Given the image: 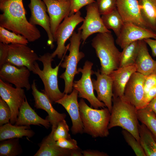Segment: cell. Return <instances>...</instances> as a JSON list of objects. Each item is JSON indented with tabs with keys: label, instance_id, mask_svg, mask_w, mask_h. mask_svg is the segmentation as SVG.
<instances>
[{
	"label": "cell",
	"instance_id": "cell-5",
	"mask_svg": "<svg viewBox=\"0 0 156 156\" xmlns=\"http://www.w3.org/2000/svg\"><path fill=\"white\" fill-rule=\"evenodd\" d=\"M65 54L59 64L54 68L52 66L53 60L51 54L44 53L39 57L38 60L41 62L43 68L41 69L38 63H34L32 72L38 75L42 80L44 87V92L47 96L52 103L62 98L64 93L60 90L58 83V74L59 68L63 60Z\"/></svg>",
	"mask_w": 156,
	"mask_h": 156
},
{
	"label": "cell",
	"instance_id": "cell-19",
	"mask_svg": "<svg viewBox=\"0 0 156 156\" xmlns=\"http://www.w3.org/2000/svg\"><path fill=\"white\" fill-rule=\"evenodd\" d=\"M96 79H92L94 90L97 94V98L103 103L111 113L113 96L112 80L109 75L101 73L99 70L94 71Z\"/></svg>",
	"mask_w": 156,
	"mask_h": 156
},
{
	"label": "cell",
	"instance_id": "cell-21",
	"mask_svg": "<svg viewBox=\"0 0 156 156\" xmlns=\"http://www.w3.org/2000/svg\"><path fill=\"white\" fill-rule=\"evenodd\" d=\"M136 72L135 64L122 67L113 71L109 75L113 82L112 97L123 96L125 87L132 74Z\"/></svg>",
	"mask_w": 156,
	"mask_h": 156
},
{
	"label": "cell",
	"instance_id": "cell-31",
	"mask_svg": "<svg viewBox=\"0 0 156 156\" xmlns=\"http://www.w3.org/2000/svg\"><path fill=\"white\" fill-rule=\"evenodd\" d=\"M22 153L19 138H11L0 141V156H16Z\"/></svg>",
	"mask_w": 156,
	"mask_h": 156
},
{
	"label": "cell",
	"instance_id": "cell-35",
	"mask_svg": "<svg viewBox=\"0 0 156 156\" xmlns=\"http://www.w3.org/2000/svg\"><path fill=\"white\" fill-rule=\"evenodd\" d=\"M99 11L102 15L116 8L117 0H97Z\"/></svg>",
	"mask_w": 156,
	"mask_h": 156
},
{
	"label": "cell",
	"instance_id": "cell-10",
	"mask_svg": "<svg viewBox=\"0 0 156 156\" xmlns=\"http://www.w3.org/2000/svg\"><path fill=\"white\" fill-rule=\"evenodd\" d=\"M0 96L10 107L11 113L10 122L14 125L19 108L26 97L24 90L22 88H14L10 83L0 79Z\"/></svg>",
	"mask_w": 156,
	"mask_h": 156
},
{
	"label": "cell",
	"instance_id": "cell-16",
	"mask_svg": "<svg viewBox=\"0 0 156 156\" xmlns=\"http://www.w3.org/2000/svg\"><path fill=\"white\" fill-rule=\"evenodd\" d=\"M78 92L73 88L69 94H65L61 99L55 103L61 105L68 114L72 122L71 129L73 134L83 133V126L80 116L79 103Z\"/></svg>",
	"mask_w": 156,
	"mask_h": 156
},
{
	"label": "cell",
	"instance_id": "cell-29",
	"mask_svg": "<svg viewBox=\"0 0 156 156\" xmlns=\"http://www.w3.org/2000/svg\"><path fill=\"white\" fill-rule=\"evenodd\" d=\"M139 41L133 42L122 49L120 57L119 67L135 64L139 51Z\"/></svg>",
	"mask_w": 156,
	"mask_h": 156
},
{
	"label": "cell",
	"instance_id": "cell-34",
	"mask_svg": "<svg viewBox=\"0 0 156 156\" xmlns=\"http://www.w3.org/2000/svg\"><path fill=\"white\" fill-rule=\"evenodd\" d=\"M69 126L65 119L60 121L54 131L53 135L54 139L56 141L61 138H71L69 133Z\"/></svg>",
	"mask_w": 156,
	"mask_h": 156
},
{
	"label": "cell",
	"instance_id": "cell-11",
	"mask_svg": "<svg viewBox=\"0 0 156 156\" xmlns=\"http://www.w3.org/2000/svg\"><path fill=\"white\" fill-rule=\"evenodd\" d=\"M27 45L11 44L8 45L6 63L17 66H25L32 71L34 63L39 57Z\"/></svg>",
	"mask_w": 156,
	"mask_h": 156
},
{
	"label": "cell",
	"instance_id": "cell-13",
	"mask_svg": "<svg viewBox=\"0 0 156 156\" xmlns=\"http://www.w3.org/2000/svg\"><path fill=\"white\" fill-rule=\"evenodd\" d=\"M149 38L156 39V33L132 23H124L116 42L123 49L133 42Z\"/></svg>",
	"mask_w": 156,
	"mask_h": 156
},
{
	"label": "cell",
	"instance_id": "cell-45",
	"mask_svg": "<svg viewBox=\"0 0 156 156\" xmlns=\"http://www.w3.org/2000/svg\"><path fill=\"white\" fill-rule=\"evenodd\" d=\"M70 156H83L82 151L80 148L70 150Z\"/></svg>",
	"mask_w": 156,
	"mask_h": 156
},
{
	"label": "cell",
	"instance_id": "cell-22",
	"mask_svg": "<svg viewBox=\"0 0 156 156\" xmlns=\"http://www.w3.org/2000/svg\"><path fill=\"white\" fill-rule=\"evenodd\" d=\"M14 125L18 126L42 125L48 129L50 124L47 119H44L39 116L32 108L28 103L26 97L20 107L18 115Z\"/></svg>",
	"mask_w": 156,
	"mask_h": 156
},
{
	"label": "cell",
	"instance_id": "cell-47",
	"mask_svg": "<svg viewBox=\"0 0 156 156\" xmlns=\"http://www.w3.org/2000/svg\"><path fill=\"white\" fill-rule=\"evenodd\" d=\"M59 1H70V0H58Z\"/></svg>",
	"mask_w": 156,
	"mask_h": 156
},
{
	"label": "cell",
	"instance_id": "cell-25",
	"mask_svg": "<svg viewBox=\"0 0 156 156\" xmlns=\"http://www.w3.org/2000/svg\"><path fill=\"white\" fill-rule=\"evenodd\" d=\"M34 132L30 129V126H18L12 125L10 122L0 127V141L14 138H21L26 136L32 137Z\"/></svg>",
	"mask_w": 156,
	"mask_h": 156
},
{
	"label": "cell",
	"instance_id": "cell-27",
	"mask_svg": "<svg viewBox=\"0 0 156 156\" xmlns=\"http://www.w3.org/2000/svg\"><path fill=\"white\" fill-rule=\"evenodd\" d=\"M140 142L146 156H156V141L145 125L141 123L139 127Z\"/></svg>",
	"mask_w": 156,
	"mask_h": 156
},
{
	"label": "cell",
	"instance_id": "cell-9",
	"mask_svg": "<svg viewBox=\"0 0 156 156\" xmlns=\"http://www.w3.org/2000/svg\"><path fill=\"white\" fill-rule=\"evenodd\" d=\"M86 10V15L83 23L78 29V31H81L83 44L93 34L111 32L105 27L103 23L96 1L87 5Z\"/></svg>",
	"mask_w": 156,
	"mask_h": 156
},
{
	"label": "cell",
	"instance_id": "cell-7",
	"mask_svg": "<svg viewBox=\"0 0 156 156\" xmlns=\"http://www.w3.org/2000/svg\"><path fill=\"white\" fill-rule=\"evenodd\" d=\"M93 64L92 62L87 60L82 68H78V71L81 73V77L79 80L74 81L73 88L78 91L79 97L87 100L91 107L96 109L104 108L106 107L105 105L98 99L94 92L91 78L94 72L92 70Z\"/></svg>",
	"mask_w": 156,
	"mask_h": 156
},
{
	"label": "cell",
	"instance_id": "cell-6",
	"mask_svg": "<svg viewBox=\"0 0 156 156\" xmlns=\"http://www.w3.org/2000/svg\"><path fill=\"white\" fill-rule=\"evenodd\" d=\"M81 40V31H78L77 33L74 31L69 39L70 43L68 49L69 54L65 55L63 62L60 64L61 67L65 69L60 76L64 81L65 94H70L72 92L74 77L79 73L77 68L78 64L85 57L84 53L79 51Z\"/></svg>",
	"mask_w": 156,
	"mask_h": 156
},
{
	"label": "cell",
	"instance_id": "cell-33",
	"mask_svg": "<svg viewBox=\"0 0 156 156\" xmlns=\"http://www.w3.org/2000/svg\"><path fill=\"white\" fill-rule=\"evenodd\" d=\"M122 133L126 142L131 147L137 156H146L140 142L130 132L122 129Z\"/></svg>",
	"mask_w": 156,
	"mask_h": 156
},
{
	"label": "cell",
	"instance_id": "cell-44",
	"mask_svg": "<svg viewBox=\"0 0 156 156\" xmlns=\"http://www.w3.org/2000/svg\"><path fill=\"white\" fill-rule=\"evenodd\" d=\"M146 106L153 112L156 116V96Z\"/></svg>",
	"mask_w": 156,
	"mask_h": 156
},
{
	"label": "cell",
	"instance_id": "cell-12",
	"mask_svg": "<svg viewBox=\"0 0 156 156\" xmlns=\"http://www.w3.org/2000/svg\"><path fill=\"white\" fill-rule=\"evenodd\" d=\"M0 69V79L3 81L27 90L31 88L29 81L31 71L27 67L6 63Z\"/></svg>",
	"mask_w": 156,
	"mask_h": 156
},
{
	"label": "cell",
	"instance_id": "cell-46",
	"mask_svg": "<svg viewBox=\"0 0 156 156\" xmlns=\"http://www.w3.org/2000/svg\"><path fill=\"white\" fill-rule=\"evenodd\" d=\"M6 0H0V2H3V1H6Z\"/></svg>",
	"mask_w": 156,
	"mask_h": 156
},
{
	"label": "cell",
	"instance_id": "cell-40",
	"mask_svg": "<svg viewBox=\"0 0 156 156\" xmlns=\"http://www.w3.org/2000/svg\"><path fill=\"white\" fill-rule=\"evenodd\" d=\"M8 44L0 42V68L6 63Z\"/></svg>",
	"mask_w": 156,
	"mask_h": 156
},
{
	"label": "cell",
	"instance_id": "cell-42",
	"mask_svg": "<svg viewBox=\"0 0 156 156\" xmlns=\"http://www.w3.org/2000/svg\"><path fill=\"white\" fill-rule=\"evenodd\" d=\"M83 156H108L106 153L98 150L87 149L82 151Z\"/></svg>",
	"mask_w": 156,
	"mask_h": 156
},
{
	"label": "cell",
	"instance_id": "cell-37",
	"mask_svg": "<svg viewBox=\"0 0 156 156\" xmlns=\"http://www.w3.org/2000/svg\"><path fill=\"white\" fill-rule=\"evenodd\" d=\"M95 2V0H70V11L69 16L79 11L83 7Z\"/></svg>",
	"mask_w": 156,
	"mask_h": 156
},
{
	"label": "cell",
	"instance_id": "cell-15",
	"mask_svg": "<svg viewBox=\"0 0 156 156\" xmlns=\"http://www.w3.org/2000/svg\"><path fill=\"white\" fill-rule=\"evenodd\" d=\"M30 0L28 5L31 13L29 22L33 25H38L44 28L48 37L47 45L53 49L55 41L51 29L50 18L47 13L46 6L42 0Z\"/></svg>",
	"mask_w": 156,
	"mask_h": 156
},
{
	"label": "cell",
	"instance_id": "cell-26",
	"mask_svg": "<svg viewBox=\"0 0 156 156\" xmlns=\"http://www.w3.org/2000/svg\"><path fill=\"white\" fill-rule=\"evenodd\" d=\"M141 14L148 27L156 33V0H138Z\"/></svg>",
	"mask_w": 156,
	"mask_h": 156
},
{
	"label": "cell",
	"instance_id": "cell-24",
	"mask_svg": "<svg viewBox=\"0 0 156 156\" xmlns=\"http://www.w3.org/2000/svg\"><path fill=\"white\" fill-rule=\"evenodd\" d=\"M55 129L52 128L51 133L43 139L34 156H70V150L62 148L57 144L53 137Z\"/></svg>",
	"mask_w": 156,
	"mask_h": 156
},
{
	"label": "cell",
	"instance_id": "cell-41",
	"mask_svg": "<svg viewBox=\"0 0 156 156\" xmlns=\"http://www.w3.org/2000/svg\"><path fill=\"white\" fill-rule=\"evenodd\" d=\"M156 96V85L151 88L145 94L144 98V107L146 106Z\"/></svg>",
	"mask_w": 156,
	"mask_h": 156
},
{
	"label": "cell",
	"instance_id": "cell-23",
	"mask_svg": "<svg viewBox=\"0 0 156 156\" xmlns=\"http://www.w3.org/2000/svg\"><path fill=\"white\" fill-rule=\"evenodd\" d=\"M139 49L135 64L136 72L146 76L156 73V61L150 55L147 44L144 40L139 41Z\"/></svg>",
	"mask_w": 156,
	"mask_h": 156
},
{
	"label": "cell",
	"instance_id": "cell-8",
	"mask_svg": "<svg viewBox=\"0 0 156 156\" xmlns=\"http://www.w3.org/2000/svg\"><path fill=\"white\" fill-rule=\"evenodd\" d=\"M81 15L79 11L74 14L67 16L58 26L54 36L57 47L55 51L51 53L53 58L57 56L58 58L62 59L64 55L66 53L70 43L66 46V42L71 37L77 25L84 20Z\"/></svg>",
	"mask_w": 156,
	"mask_h": 156
},
{
	"label": "cell",
	"instance_id": "cell-3",
	"mask_svg": "<svg viewBox=\"0 0 156 156\" xmlns=\"http://www.w3.org/2000/svg\"><path fill=\"white\" fill-rule=\"evenodd\" d=\"M79 104L83 133L93 138L108 136L111 115L108 108H93L89 107L83 98L80 100Z\"/></svg>",
	"mask_w": 156,
	"mask_h": 156
},
{
	"label": "cell",
	"instance_id": "cell-32",
	"mask_svg": "<svg viewBox=\"0 0 156 156\" xmlns=\"http://www.w3.org/2000/svg\"><path fill=\"white\" fill-rule=\"evenodd\" d=\"M0 42L8 44H19L26 45L29 42L24 36L10 32L1 26H0Z\"/></svg>",
	"mask_w": 156,
	"mask_h": 156
},
{
	"label": "cell",
	"instance_id": "cell-4",
	"mask_svg": "<svg viewBox=\"0 0 156 156\" xmlns=\"http://www.w3.org/2000/svg\"><path fill=\"white\" fill-rule=\"evenodd\" d=\"M91 45L99 60L101 73L109 75L119 67L121 52L115 45L111 32L98 33Z\"/></svg>",
	"mask_w": 156,
	"mask_h": 156
},
{
	"label": "cell",
	"instance_id": "cell-2",
	"mask_svg": "<svg viewBox=\"0 0 156 156\" xmlns=\"http://www.w3.org/2000/svg\"><path fill=\"white\" fill-rule=\"evenodd\" d=\"M112 102L109 129L121 127L130 132L140 142L138 109L123 97H112Z\"/></svg>",
	"mask_w": 156,
	"mask_h": 156
},
{
	"label": "cell",
	"instance_id": "cell-36",
	"mask_svg": "<svg viewBox=\"0 0 156 156\" xmlns=\"http://www.w3.org/2000/svg\"><path fill=\"white\" fill-rule=\"evenodd\" d=\"M11 113L10 107L6 103L0 98V126L10 122Z\"/></svg>",
	"mask_w": 156,
	"mask_h": 156
},
{
	"label": "cell",
	"instance_id": "cell-43",
	"mask_svg": "<svg viewBox=\"0 0 156 156\" xmlns=\"http://www.w3.org/2000/svg\"><path fill=\"white\" fill-rule=\"evenodd\" d=\"M144 40L151 48L153 56L156 57V39L149 38Z\"/></svg>",
	"mask_w": 156,
	"mask_h": 156
},
{
	"label": "cell",
	"instance_id": "cell-17",
	"mask_svg": "<svg viewBox=\"0 0 156 156\" xmlns=\"http://www.w3.org/2000/svg\"><path fill=\"white\" fill-rule=\"evenodd\" d=\"M31 88L35 101L34 107L36 109H42L47 112L48 116L46 119L49 121L52 128L55 129L59 122L65 119L66 114L59 113L52 106V103L47 96L37 89L35 80L33 81Z\"/></svg>",
	"mask_w": 156,
	"mask_h": 156
},
{
	"label": "cell",
	"instance_id": "cell-1",
	"mask_svg": "<svg viewBox=\"0 0 156 156\" xmlns=\"http://www.w3.org/2000/svg\"><path fill=\"white\" fill-rule=\"evenodd\" d=\"M0 25L7 30L25 37L33 42L41 37L40 32L26 16L23 0H7L0 2Z\"/></svg>",
	"mask_w": 156,
	"mask_h": 156
},
{
	"label": "cell",
	"instance_id": "cell-20",
	"mask_svg": "<svg viewBox=\"0 0 156 156\" xmlns=\"http://www.w3.org/2000/svg\"><path fill=\"white\" fill-rule=\"evenodd\" d=\"M116 9L124 23L149 29L142 17L138 0H117Z\"/></svg>",
	"mask_w": 156,
	"mask_h": 156
},
{
	"label": "cell",
	"instance_id": "cell-30",
	"mask_svg": "<svg viewBox=\"0 0 156 156\" xmlns=\"http://www.w3.org/2000/svg\"><path fill=\"white\" fill-rule=\"evenodd\" d=\"M139 120L146 125L156 141V116L146 106L138 110Z\"/></svg>",
	"mask_w": 156,
	"mask_h": 156
},
{
	"label": "cell",
	"instance_id": "cell-14",
	"mask_svg": "<svg viewBox=\"0 0 156 156\" xmlns=\"http://www.w3.org/2000/svg\"><path fill=\"white\" fill-rule=\"evenodd\" d=\"M146 76L135 72L127 82L122 96L138 110L144 107V83Z\"/></svg>",
	"mask_w": 156,
	"mask_h": 156
},
{
	"label": "cell",
	"instance_id": "cell-38",
	"mask_svg": "<svg viewBox=\"0 0 156 156\" xmlns=\"http://www.w3.org/2000/svg\"><path fill=\"white\" fill-rule=\"evenodd\" d=\"M56 143L59 146L63 148L71 150L79 148L77 141L71 138H61L57 141Z\"/></svg>",
	"mask_w": 156,
	"mask_h": 156
},
{
	"label": "cell",
	"instance_id": "cell-39",
	"mask_svg": "<svg viewBox=\"0 0 156 156\" xmlns=\"http://www.w3.org/2000/svg\"><path fill=\"white\" fill-rule=\"evenodd\" d=\"M156 85V73L146 76L144 83L145 95L152 88Z\"/></svg>",
	"mask_w": 156,
	"mask_h": 156
},
{
	"label": "cell",
	"instance_id": "cell-28",
	"mask_svg": "<svg viewBox=\"0 0 156 156\" xmlns=\"http://www.w3.org/2000/svg\"><path fill=\"white\" fill-rule=\"evenodd\" d=\"M101 18L105 27L108 29L112 30L118 36L124 22L117 9L102 15Z\"/></svg>",
	"mask_w": 156,
	"mask_h": 156
},
{
	"label": "cell",
	"instance_id": "cell-18",
	"mask_svg": "<svg viewBox=\"0 0 156 156\" xmlns=\"http://www.w3.org/2000/svg\"><path fill=\"white\" fill-rule=\"evenodd\" d=\"M42 0L47 8L51 29L54 39L56 31L61 22L65 17L69 16L70 11V1Z\"/></svg>",
	"mask_w": 156,
	"mask_h": 156
}]
</instances>
